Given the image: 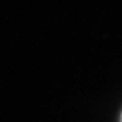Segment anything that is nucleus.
<instances>
[{
	"instance_id": "nucleus-1",
	"label": "nucleus",
	"mask_w": 122,
	"mask_h": 122,
	"mask_svg": "<svg viewBox=\"0 0 122 122\" xmlns=\"http://www.w3.org/2000/svg\"><path fill=\"white\" fill-rule=\"evenodd\" d=\"M121 122H122V114H121Z\"/></svg>"
}]
</instances>
